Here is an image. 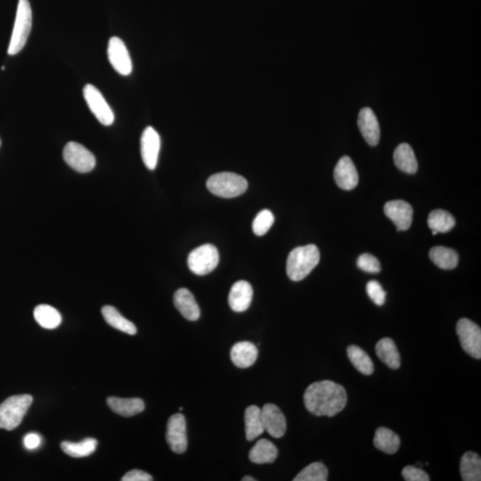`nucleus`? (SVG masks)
Instances as JSON below:
<instances>
[{"label": "nucleus", "mask_w": 481, "mask_h": 481, "mask_svg": "<svg viewBox=\"0 0 481 481\" xmlns=\"http://www.w3.org/2000/svg\"><path fill=\"white\" fill-rule=\"evenodd\" d=\"M253 290L252 285L246 281H238L233 284L230 290L228 303L235 312H245L252 303Z\"/></svg>", "instance_id": "obj_17"}, {"label": "nucleus", "mask_w": 481, "mask_h": 481, "mask_svg": "<svg viewBox=\"0 0 481 481\" xmlns=\"http://www.w3.org/2000/svg\"><path fill=\"white\" fill-rule=\"evenodd\" d=\"M456 332L463 350L476 359H481V330L470 319H460L456 325Z\"/></svg>", "instance_id": "obj_7"}, {"label": "nucleus", "mask_w": 481, "mask_h": 481, "mask_svg": "<svg viewBox=\"0 0 481 481\" xmlns=\"http://www.w3.org/2000/svg\"><path fill=\"white\" fill-rule=\"evenodd\" d=\"M98 448V441L95 439H85L79 443L64 441L62 442L61 448L66 455L75 458H81L92 455Z\"/></svg>", "instance_id": "obj_30"}, {"label": "nucleus", "mask_w": 481, "mask_h": 481, "mask_svg": "<svg viewBox=\"0 0 481 481\" xmlns=\"http://www.w3.org/2000/svg\"><path fill=\"white\" fill-rule=\"evenodd\" d=\"M245 421L247 441H254L265 431L261 409L257 405H250L246 408Z\"/></svg>", "instance_id": "obj_25"}, {"label": "nucleus", "mask_w": 481, "mask_h": 481, "mask_svg": "<svg viewBox=\"0 0 481 481\" xmlns=\"http://www.w3.org/2000/svg\"><path fill=\"white\" fill-rule=\"evenodd\" d=\"M319 260L320 253L317 246L297 247L288 256L286 271L289 278L294 282L303 280L318 266Z\"/></svg>", "instance_id": "obj_2"}, {"label": "nucleus", "mask_w": 481, "mask_h": 481, "mask_svg": "<svg viewBox=\"0 0 481 481\" xmlns=\"http://www.w3.org/2000/svg\"><path fill=\"white\" fill-rule=\"evenodd\" d=\"M166 439L174 453H183L187 448V422L182 414H175L168 419Z\"/></svg>", "instance_id": "obj_10"}, {"label": "nucleus", "mask_w": 481, "mask_h": 481, "mask_svg": "<svg viewBox=\"0 0 481 481\" xmlns=\"http://www.w3.org/2000/svg\"><path fill=\"white\" fill-rule=\"evenodd\" d=\"M257 354V347L253 343L238 342L231 349L232 362L239 369H248L256 362Z\"/></svg>", "instance_id": "obj_19"}, {"label": "nucleus", "mask_w": 481, "mask_h": 481, "mask_svg": "<svg viewBox=\"0 0 481 481\" xmlns=\"http://www.w3.org/2000/svg\"><path fill=\"white\" fill-rule=\"evenodd\" d=\"M122 481H151L153 477L150 474L143 472V470H130L122 479Z\"/></svg>", "instance_id": "obj_38"}, {"label": "nucleus", "mask_w": 481, "mask_h": 481, "mask_svg": "<svg viewBox=\"0 0 481 481\" xmlns=\"http://www.w3.org/2000/svg\"><path fill=\"white\" fill-rule=\"evenodd\" d=\"M274 222L273 213L269 209H263L254 219L253 229L256 236H262L266 235Z\"/></svg>", "instance_id": "obj_34"}, {"label": "nucleus", "mask_w": 481, "mask_h": 481, "mask_svg": "<svg viewBox=\"0 0 481 481\" xmlns=\"http://www.w3.org/2000/svg\"><path fill=\"white\" fill-rule=\"evenodd\" d=\"M328 479V470L321 463H313L305 467L294 481H325Z\"/></svg>", "instance_id": "obj_33"}, {"label": "nucleus", "mask_w": 481, "mask_h": 481, "mask_svg": "<svg viewBox=\"0 0 481 481\" xmlns=\"http://www.w3.org/2000/svg\"><path fill=\"white\" fill-rule=\"evenodd\" d=\"M278 456L277 446L266 439H260L253 446L249 453L250 461L257 465L262 463H272L276 461Z\"/></svg>", "instance_id": "obj_22"}, {"label": "nucleus", "mask_w": 481, "mask_h": 481, "mask_svg": "<svg viewBox=\"0 0 481 481\" xmlns=\"http://www.w3.org/2000/svg\"><path fill=\"white\" fill-rule=\"evenodd\" d=\"M63 154L65 163L77 173H88L94 170L95 157L82 144L76 142L68 143L64 147Z\"/></svg>", "instance_id": "obj_8"}, {"label": "nucleus", "mask_w": 481, "mask_h": 481, "mask_svg": "<svg viewBox=\"0 0 481 481\" xmlns=\"http://www.w3.org/2000/svg\"><path fill=\"white\" fill-rule=\"evenodd\" d=\"M347 402L344 388L332 381L312 383L304 393L306 408L317 417H335L345 408Z\"/></svg>", "instance_id": "obj_1"}, {"label": "nucleus", "mask_w": 481, "mask_h": 481, "mask_svg": "<svg viewBox=\"0 0 481 481\" xmlns=\"http://www.w3.org/2000/svg\"><path fill=\"white\" fill-rule=\"evenodd\" d=\"M357 267L361 270L369 273H379L381 271L380 261L372 254L365 253L357 259Z\"/></svg>", "instance_id": "obj_35"}, {"label": "nucleus", "mask_w": 481, "mask_h": 481, "mask_svg": "<svg viewBox=\"0 0 481 481\" xmlns=\"http://www.w3.org/2000/svg\"><path fill=\"white\" fill-rule=\"evenodd\" d=\"M161 149L159 134L152 127H147L141 137V156L147 168L153 170L157 166Z\"/></svg>", "instance_id": "obj_13"}, {"label": "nucleus", "mask_w": 481, "mask_h": 481, "mask_svg": "<svg viewBox=\"0 0 481 481\" xmlns=\"http://www.w3.org/2000/svg\"><path fill=\"white\" fill-rule=\"evenodd\" d=\"M108 405L115 413L122 417H130L142 413L144 403L140 398H108Z\"/></svg>", "instance_id": "obj_20"}, {"label": "nucleus", "mask_w": 481, "mask_h": 481, "mask_svg": "<svg viewBox=\"0 0 481 481\" xmlns=\"http://www.w3.org/2000/svg\"><path fill=\"white\" fill-rule=\"evenodd\" d=\"M357 125L364 139L370 146H376L379 144L381 136L379 122L372 109L365 108L361 110L357 119Z\"/></svg>", "instance_id": "obj_16"}, {"label": "nucleus", "mask_w": 481, "mask_h": 481, "mask_svg": "<svg viewBox=\"0 0 481 481\" xmlns=\"http://www.w3.org/2000/svg\"><path fill=\"white\" fill-rule=\"evenodd\" d=\"M384 213L396 225L398 231H405L413 222L414 209L403 200L387 202L384 205Z\"/></svg>", "instance_id": "obj_12"}, {"label": "nucleus", "mask_w": 481, "mask_h": 481, "mask_svg": "<svg viewBox=\"0 0 481 481\" xmlns=\"http://www.w3.org/2000/svg\"><path fill=\"white\" fill-rule=\"evenodd\" d=\"M335 180L343 190H352L359 184V173L353 161L349 156L340 159L335 168Z\"/></svg>", "instance_id": "obj_15"}, {"label": "nucleus", "mask_w": 481, "mask_h": 481, "mask_svg": "<svg viewBox=\"0 0 481 481\" xmlns=\"http://www.w3.org/2000/svg\"><path fill=\"white\" fill-rule=\"evenodd\" d=\"M429 257L436 266L442 270H453L458 265V254L448 247H433L429 250Z\"/></svg>", "instance_id": "obj_27"}, {"label": "nucleus", "mask_w": 481, "mask_h": 481, "mask_svg": "<svg viewBox=\"0 0 481 481\" xmlns=\"http://www.w3.org/2000/svg\"><path fill=\"white\" fill-rule=\"evenodd\" d=\"M402 476L407 481H429V477L424 470L418 467L408 465L402 470Z\"/></svg>", "instance_id": "obj_37"}, {"label": "nucleus", "mask_w": 481, "mask_h": 481, "mask_svg": "<svg viewBox=\"0 0 481 481\" xmlns=\"http://www.w3.org/2000/svg\"><path fill=\"white\" fill-rule=\"evenodd\" d=\"M0 146H1V139H0Z\"/></svg>", "instance_id": "obj_42"}, {"label": "nucleus", "mask_w": 481, "mask_h": 481, "mask_svg": "<svg viewBox=\"0 0 481 481\" xmlns=\"http://www.w3.org/2000/svg\"><path fill=\"white\" fill-rule=\"evenodd\" d=\"M373 444L381 451L393 455L400 449V438L391 429L381 427L376 429Z\"/></svg>", "instance_id": "obj_23"}, {"label": "nucleus", "mask_w": 481, "mask_h": 481, "mask_svg": "<svg viewBox=\"0 0 481 481\" xmlns=\"http://www.w3.org/2000/svg\"><path fill=\"white\" fill-rule=\"evenodd\" d=\"M102 315L105 321L108 322V324L111 325L112 328L128 333L129 335H136V325L132 322L128 320V319L122 317V314L112 306H105L102 308Z\"/></svg>", "instance_id": "obj_28"}, {"label": "nucleus", "mask_w": 481, "mask_h": 481, "mask_svg": "<svg viewBox=\"0 0 481 481\" xmlns=\"http://www.w3.org/2000/svg\"><path fill=\"white\" fill-rule=\"evenodd\" d=\"M219 262V250L209 243L192 250L187 260L189 269L197 276H205L212 272L218 267Z\"/></svg>", "instance_id": "obj_6"}, {"label": "nucleus", "mask_w": 481, "mask_h": 481, "mask_svg": "<svg viewBox=\"0 0 481 481\" xmlns=\"http://www.w3.org/2000/svg\"><path fill=\"white\" fill-rule=\"evenodd\" d=\"M394 163L398 170L407 174L417 173L418 163L410 144H400L394 152Z\"/></svg>", "instance_id": "obj_21"}, {"label": "nucleus", "mask_w": 481, "mask_h": 481, "mask_svg": "<svg viewBox=\"0 0 481 481\" xmlns=\"http://www.w3.org/2000/svg\"><path fill=\"white\" fill-rule=\"evenodd\" d=\"M33 25V11L28 0H19L8 54H18L28 40Z\"/></svg>", "instance_id": "obj_5"}, {"label": "nucleus", "mask_w": 481, "mask_h": 481, "mask_svg": "<svg viewBox=\"0 0 481 481\" xmlns=\"http://www.w3.org/2000/svg\"><path fill=\"white\" fill-rule=\"evenodd\" d=\"M367 294L374 303L378 306H383L386 299V293L383 290L379 282L370 281L366 285Z\"/></svg>", "instance_id": "obj_36"}, {"label": "nucleus", "mask_w": 481, "mask_h": 481, "mask_svg": "<svg viewBox=\"0 0 481 481\" xmlns=\"http://www.w3.org/2000/svg\"><path fill=\"white\" fill-rule=\"evenodd\" d=\"M207 188L216 197L235 198L245 194L248 188V182L238 174L221 173L209 178Z\"/></svg>", "instance_id": "obj_4"}, {"label": "nucleus", "mask_w": 481, "mask_h": 481, "mask_svg": "<svg viewBox=\"0 0 481 481\" xmlns=\"http://www.w3.org/2000/svg\"><path fill=\"white\" fill-rule=\"evenodd\" d=\"M110 64L117 72L123 76H128L132 72V61L128 48L118 37L109 40L108 50Z\"/></svg>", "instance_id": "obj_11"}, {"label": "nucleus", "mask_w": 481, "mask_h": 481, "mask_svg": "<svg viewBox=\"0 0 481 481\" xmlns=\"http://www.w3.org/2000/svg\"><path fill=\"white\" fill-rule=\"evenodd\" d=\"M34 318L37 324L46 329L57 328L62 323V315L57 309L46 304L37 306Z\"/></svg>", "instance_id": "obj_29"}, {"label": "nucleus", "mask_w": 481, "mask_h": 481, "mask_svg": "<svg viewBox=\"0 0 481 481\" xmlns=\"http://www.w3.org/2000/svg\"><path fill=\"white\" fill-rule=\"evenodd\" d=\"M33 401V397L28 394L6 398L0 405V429L13 431L18 427Z\"/></svg>", "instance_id": "obj_3"}, {"label": "nucleus", "mask_w": 481, "mask_h": 481, "mask_svg": "<svg viewBox=\"0 0 481 481\" xmlns=\"http://www.w3.org/2000/svg\"><path fill=\"white\" fill-rule=\"evenodd\" d=\"M428 226L432 231L448 233L456 226V219L444 209H435L429 213Z\"/></svg>", "instance_id": "obj_31"}, {"label": "nucleus", "mask_w": 481, "mask_h": 481, "mask_svg": "<svg viewBox=\"0 0 481 481\" xmlns=\"http://www.w3.org/2000/svg\"><path fill=\"white\" fill-rule=\"evenodd\" d=\"M347 352H348L350 362L361 373L365 374V376L373 374L374 371L373 364L366 352H364L359 347L352 345L347 349Z\"/></svg>", "instance_id": "obj_32"}, {"label": "nucleus", "mask_w": 481, "mask_h": 481, "mask_svg": "<svg viewBox=\"0 0 481 481\" xmlns=\"http://www.w3.org/2000/svg\"><path fill=\"white\" fill-rule=\"evenodd\" d=\"M23 444L27 449H36L41 445V437L36 433H29L24 437Z\"/></svg>", "instance_id": "obj_39"}, {"label": "nucleus", "mask_w": 481, "mask_h": 481, "mask_svg": "<svg viewBox=\"0 0 481 481\" xmlns=\"http://www.w3.org/2000/svg\"><path fill=\"white\" fill-rule=\"evenodd\" d=\"M377 356L391 369H398L400 367V355L396 344L390 338L381 339L376 347Z\"/></svg>", "instance_id": "obj_24"}, {"label": "nucleus", "mask_w": 481, "mask_h": 481, "mask_svg": "<svg viewBox=\"0 0 481 481\" xmlns=\"http://www.w3.org/2000/svg\"><path fill=\"white\" fill-rule=\"evenodd\" d=\"M256 479H254V477H250V476H245L243 477V481H256Z\"/></svg>", "instance_id": "obj_40"}, {"label": "nucleus", "mask_w": 481, "mask_h": 481, "mask_svg": "<svg viewBox=\"0 0 481 481\" xmlns=\"http://www.w3.org/2000/svg\"><path fill=\"white\" fill-rule=\"evenodd\" d=\"M460 472L465 481L481 480V459L477 453L466 452L460 463Z\"/></svg>", "instance_id": "obj_26"}, {"label": "nucleus", "mask_w": 481, "mask_h": 481, "mask_svg": "<svg viewBox=\"0 0 481 481\" xmlns=\"http://www.w3.org/2000/svg\"><path fill=\"white\" fill-rule=\"evenodd\" d=\"M1 70L4 71V70H5V67H4V66H2V67H1Z\"/></svg>", "instance_id": "obj_41"}, {"label": "nucleus", "mask_w": 481, "mask_h": 481, "mask_svg": "<svg viewBox=\"0 0 481 481\" xmlns=\"http://www.w3.org/2000/svg\"><path fill=\"white\" fill-rule=\"evenodd\" d=\"M83 95L89 109L99 122L105 126L112 125L115 122V115L101 92L94 86L88 84L83 88Z\"/></svg>", "instance_id": "obj_9"}, {"label": "nucleus", "mask_w": 481, "mask_h": 481, "mask_svg": "<svg viewBox=\"0 0 481 481\" xmlns=\"http://www.w3.org/2000/svg\"><path fill=\"white\" fill-rule=\"evenodd\" d=\"M261 418L265 431L273 438L283 437L286 431V419L280 408L274 404H266L261 409Z\"/></svg>", "instance_id": "obj_14"}, {"label": "nucleus", "mask_w": 481, "mask_h": 481, "mask_svg": "<svg viewBox=\"0 0 481 481\" xmlns=\"http://www.w3.org/2000/svg\"><path fill=\"white\" fill-rule=\"evenodd\" d=\"M174 304L180 314L187 320L197 321L200 318V308L194 295L187 289L182 288L175 293Z\"/></svg>", "instance_id": "obj_18"}]
</instances>
